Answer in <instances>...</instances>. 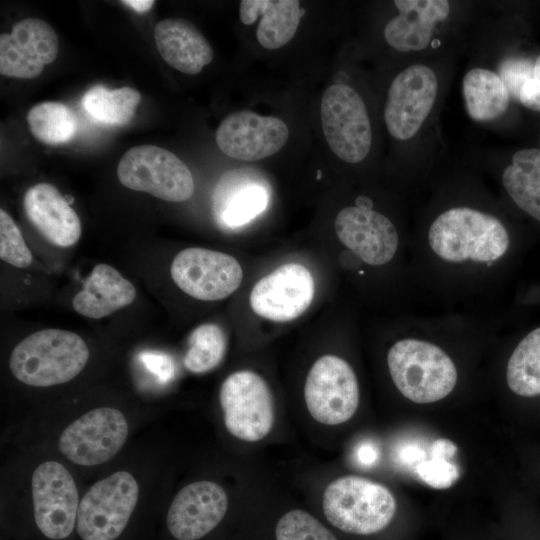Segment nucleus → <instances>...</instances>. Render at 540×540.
Returning a JSON list of instances; mask_svg holds the SVG:
<instances>
[{
    "label": "nucleus",
    "instance_id": "obj_16",
    "mask_svg": "<svg viewBox=\"0 0 540 540\" xmlns=\"http://www.w3.org/2000/svg\"><path fill=\"white\" fill-rule=\"evenodd\" d=\"M58 51V36L46 21L23 19L11 33L0 36V73L19 79L35 78L56 59Z\"/></svg>",
    "mask_w": 540,
    "mask_h": 540
},
{
    "label": "nucleus",
    "instance_id": "obj_29",
    "mask_svg": "<svg viewBox=\"0 0 540 540\" xmlns=\"http://www.w3.org/2000/svg\"><path fill=\"white\" fill-rule=\"evenodd\" d=\"M27 123L33 136L49 145L70 141L77 130V118L72 110L56 101L33 106L27 114Z\"/></svg>",
    "mask_w": 540,
    "mask_h": 540
},
{
    "label": "nucleus",
    "instance_id": "obj_9",
    "mask_svg": "<svg viewBox=\"0 0 540 540\" xmlns=\"http://www.w3.org/2000/svg\"><path fill=\"white\" fill-rule=\"evenodd\" d=\"M359 385L350 364L324 355L309 370L304 400L311 417L325 425H339L353 417L359 405Z\"/></svg>",
    "mask_w": 540,
    "mask_h": 540
},
{
    "label": "nucleus",
    "instance_id": "obj_17",
    "mask_svg": "<svg viewBox=\"0 0 540 540\" xmlns=\"http://www.w3.org/2000/svg\"><path fill=\"white\" fill-rule=\"evenodd\" d=\"M269 200L270 185L260 171L233 169L222 174L214 187L212 212L220 227L235 230L263 213Z\"/></svg>",
    "mask_w": 540,
    "mask_h": 540
},
{
    "label": "nucleus",
    "instance_id": "obj_10",
    "mask_svg": "<svg viewBox=\"0 0 540 540\" xmlns=\"http://www.w3.org/2000/svg\"><path fill=\"white\" fill-rule=\"evenodd\" d=\"M128 437V423L112 407L93 409L70 425L59 438V449L77 465L94 466L114 457Z\"/></svg>",
    "mask_w": 540,
    "mask_h": 540
},
{
    "label": "nucleus",
    "instance_id": "obj_11",
    "mask_svg": "<svg viewBox=\"0 0 540 540\" xmlns=\"http://www.w3.org/2000/svg\"><path fill=\"white\" fill-rule=\"evenodd\" d=\"M170 273L183 292L203 301L228 297L243 278L242 268L234 257L199 247L180 251L172 261Z\"/></svg>",
    "mask_w": 540,
    "mask_h": 540
},
{
    "label": "nucleus",
    "instance_id": "obj_23",
    "mask_svg": "<svg viewBox=\"0 0 540 540\" xmlns=\"http://www.w3.org/2000/svg\"><path fill=\"white\" fill-rule=\"evenodd\" d=\"M136 294L134 285L117 269L98 264L86 278L82 290L74 296L72 305L80 315L100 319L130 305Z\"/></svg>",
    "mask_w": 540,
    "mask_h": 540
},
{
    "label": "nucleus",
    "instance_id": "obj_18",
    "mask_svg": "<svg viewBox=\"0 0 540 540\" xmlns=\"http://www.w3.org/2000/svg\"><path fill=\"white\" fill-rule=\"evenodd\" d=\"M334 229L347 248L372 266L388 263L398 249L399 236L394 224L368 206L342 209L335 218Z\"/></svg>",
    "mask_w": 540,
    "mask_h": 540
},
{
    "label": "nucleus",
    "instance_id": "obj_21",
    "mask_svg": "<svg viewBox=\"0 0 540 540\" xmlns=\"http://www.w3.org/2000/svg\"><path fill=\"white\" fill-rule=\"evenodd\" d=\"M398 15L384 28V38L389 46L400 52L425 49L438 23L450 12L446 0H396Z\"/></svg>",
    "mask_w": 540,
    "mask_h": 540
},
{
    "label": "nucleus",
    "instance_id": "obj_4",
    "mask_svg": "<svg viewBox=\"0 0 540 540\" xmlns=\"http://www.w3.org/2000/svg\"><path fill=\"white\" fill-rule=\"evenodd\" d=\"M322 507L325 517L336 528L346 533L370 535L391 523L397 504L384 485L349 475L326 487Z\"/></svg>",
    "mask_w": 540,
    "mask_h": 540
},
{
    "label": "nucleus",
    "instance_id": "obj_19",
    "mask_svg": "<svg viewBox=\"0 0 540 540\" xmlns=\"http://www.w3.org/2000/svg\"><path fill=\"white\" fill-rule=\"evenodd\" d=\"M228 508L225 490L209 480L183 487L173 499L167 514V527L178 540H198L211 532Z\"/></svg>",
    "mask_w": 540,
    "mask_h": 540
},
{
    "label": "nucleus",
    "instance_id": "obj_26",
    "mask_svg": "<svg viewBox=\"0 0 540 540\" xmlns=\"http://www.w3.org/2000/svg\"><path fill=\"white\" fill-rule=\"evenodd\" d=\"M140 101V93L128 86L108 89L95 85L82 97L83 108L89 116L108 126H122L130 122Z\"/></svg>",
    "mask_w": 540,
    "mask_h": 540
},
{
    "label": "nucleus",
    "instance_id": "obj_12",
    "mask_svg": "<svg viewBox=\"0 0 540 540\" xmlns=\"http://www.w3.org/2000/svg\"><path fill=\"white\" fill-rule=\"evenodd\" d=\"M438 81L423 64L402 70L391 82L384 108L388 132L398 140L412 138L427 119L435 103Z\"/></svg>",
    "mask_w": 540,
    "mask_h": 540
},
{
    "label": "nucleus",
    "instance_id": "obj_33",
    "mask_svg": "<svg viewBox=\"0 0 540 540\" xmlns=\"http://www.w3.org/2000/svg\"><path fill=\"white\" fill-rule=\"evenodd\" d=\"M0 258L17 268H27L32 263V254L18 226L3 209L0 210Z\"/></svg>",
    "mask_w": 540,
    "mask_h": 540
},
{
    "label": "nucleus",
    "instance_id": "obj_3",
    "mask_svg": "<svg viewBox=\"0 0 540 540\" xmlns=\"http://www.w3.org/2000/svg\"><path fill=\"white\" fill-rule=\"evenodd\" d=\"M388 369L399 392L412 402L433 403L455 388L457 369L439 346L425 340L406 338L392 345Z\"/></svg>",
    "mask_w": 540,
    "mask_h": 540
},
{
    "label": "nucleus",
    "instance_id": "obj_20",
    "mask_svg": "<svg viewBox=\"0 0 540 540\" xmlns=\"http://www.w3.org/2000/svg\"><path fill=\"white\" fill-rule=\"evenodd\" d=\"M24 209L30 222L52 244L70 247L80 239L81 221L55 186L38 183L30 187L24 196Z\"/></svg>",
    "mask_w": 540,
    "mask_h": 540
},
{
    "label": "nucleus",
    "instance_id": "obj_7",
    "mask_svg": "<svg viewBox=\"0 0 540 540\" xmlns=\"http://www.w3.org/2000/svg\"><path fill=\"white\" fill-rule=\"evenodd\" d=\"M138 497V484L127 471L96 482L79 503L78 534L83 540H115L125 529Z\"/></svg>",
    "mask_w": 540,
    "mask_h": 540
},
{
    "label": "nucleus",
    "instance_id": "obj_35",
    "mask_svg": "<svg viewBox=\"0 0 540 540\" xmlns=\"http://www.w3.org/2000/svg\"><path fill=\"white\" fill-rule=\"evenodd\" d=\"M139 358L146 369L158 378L159 382L165 383L172 379L174 375V364L172 359L166 354L146 351L142 352Z\"/></svg>",
    "mask_w": 540,
    "mask_h": 540
},
{
    "label": "nucleus",
    "instance_id": "obj_2",
    "mask_svg": "<svg viewBox=\"0 0 540 540\" xmlns=\"http://www.w3.org/2000/svg\"><path fill=\"white\" fill-rule=\"evenodd\" d=\"M88 359V346L77 333L44 329L30 334L14 347L9 367L20 382L49 387L72 380Z\"/></svg>",
    "mask_w": 540,
    "mask_h": 540
},
{
    "label": "nucleus",
    "instance_id": "obj_38",
    "mask_svg": "<svg viewBox=\"0 0 540 540\" xmlns=\"http://www.w3.org/2000/svg\"><path fill=\"white\" fill-rule=\"evenodd\" d=\"M122 3L137 13H145L152 8L155 2L153 0H125Z\"/></svg>",
    "mask_w": 540,
    "mask_h": 540
},
{
    "label": "nucleus",
    "instance_id": "obj_14",
    "mask_svg": "<svg viewBox=\"0 0 540 540\" xmlns=\"http://www.w3.org/2000/svg\"><path fill=\"white\" fill-rule=\"evenodd\" d=\"M315 294L311 272L298 263H286L261 278L250 293V305L259 316L276 322L296 319Z\"/></svg>",
    "mask_w": 540,
    "mask_h": 540
},
{
    "label": "nucleus",
    "instance_id": "obj_22",
    "mask_svg": "<svg viewBox=\"0 0 540 540\" xmlns=\"http://www.w3.org/2000/svg\"><path fill=\"white\" fill-rule=\"evenodd\" d=\"M157 50L172 68L189 75L199 73L213 60V50L205 36L190 21L167 18L154 28Z\"/></svg>",
    "mask_w": 540,
    "mask_h": 540
},
{
    "label": "nucleus",
    "instance_id": "obj_25",
    "mask_svg": "<svg viewBox=\"0 0 540 540\" xmlns=\"http://www.w3.org/2000/svg\"><path fill=\"white\" fill-rule=\"evenodd\" d=\"M502 183L516 205L540 221V149L515 152L502 173Z\"/></svg>",
    "mask_w": 540,
    "mask_h": 540
},
{
    "label": "nucleus",
    "instance_id": "obj_36",
    "mask_svg": "<svg viewBox=\"0 0 540 540\" xmlns=\"http://www.w3.org/2000/svg\"><path fill=\"white\" fill-rule=\"evenodd\" d=\"M262 0H242L239 5V17L243 24L250 25L260 16Z\"/></svg>",
    "mask_w": 540,
    "mask_h": 540
},
{
    "label": "nucleus",
    "instance_id": "obj_1",
    "mask_svg": "<svg viewBox=\"0 0 540 540\" xmlns=\"http://www.w3.org/2000/svg\"><path fill=\"white\" fill-rule=\"evenodd\" d=\"M428 243L447 262L470 260L490 265L505 255L510 236L495 216L469 207H454L432 222Z\"/></svg>",
    "mask_w": 540,
    "mask_h": 540
},
{
    "label": "nucleus",
    "instance_id": "obj_37",
    "mask_svg": "<svg viewBox=\"0 0 540 540\" xmlns=\"http://www.w3.org/2000/svg\"><path fill=\"white\" fill-rule=\"evenodd\" d=\"M357 462L362 466H372L378 459V450L371 442H363L356 449Z\"/></svg>",
    "mask_w": 540,
    "mask_h": 540
},
{
    "label": "nucleus",
    "instance_id": "obj_27",
    "mask_svg": "<svg viewBox=\"0 0 540 540\" xmlns=\"http://www.w3.org/2000/svg\"><path fill=\"white\" fill-rule=\"evenodd\" d=\"M304 13L298 0H262L256 31L259 44L269 50L287 44L294 37Z\"/></svg>",
    "mask_w": 540,
    "mask_h": 540
},
{
    "label": "nucleus",
    "instance_id": "obj_34",
    "mask_svg": "<svg viewBox=\"0 0 540 540\" xmlns=\"http://www.w3.org/2000/svg\"><path fill=\"white\" fill-rule=\"evenodd\" d=\"M515 99L526 108L540 112V54L533 60Z\"/></svg>",
    "mask_w": 540,
    "mask_h": 540
},
{
    "label": "nucleus",
    "instance_id": "obj_8",
    "mask_svg": "<svg viewBox=\"0 0 540 540\" xmlns=\"http://www.w3.org/2000/svg\"><path fill=\"white\" fill-rule=\"evenodd\" d=\"M320 114L332 152L351 164L365 159L372 144V129L360 94L348 85L333 84L322 95Z\"/></svg>",
    "mask_w": 540,
    "mask_h": 540
},
{
    "label": "nucleus",
    "instance_id": "obj_24",
    "mask_svg": "<svg viewBox=\"0 0 540 540\" xmlns=\"http://www.w3.org/2000/svg\"><path fill=\"white\" fill-rule=\"evenodd\" d=\"M469 117L475 121L495 120L508 109L510 94L500 75L485 68L469 70L462 82Z\"/></svg>",
    "mask_w": 540,
    "mask_h": 540
},
{
    "label": "nucleus",
    "instance_id": "obj_31",
    "mask_svg": "<svg viewBox=\"0 0 540 540\" xmlns=\"http://www.w3.org/2000/svg\"><path fill=\"white\" fill-rule=\"evenodd\" d=\"M456 452V445L447 439H438L431 447L430 459L416 465L418 476L433 488H448L460 475L458 466L449 461Z\"/></svg>",
    "mask_w": 540,
    "mask_h": 540
},
{
    "label": "nucleus",
    "instance_id": "obj_5",
    "mask_svg": "<svg viewBox=\"0 0 540 540\" xmlns=\"http://www.w3.org/2000/svg\"><path fill=\"white\" fill-rule=\"evenodd\" d=\"M117 177L125 187L168 202H183L194 192L193 176L175 154L154 145L130 148L120 159Z\"/></svg>",
    "mask_w": 540,
    "mask_h": 540
},
{
    "label": "nucleus",
    "instance_id": "obj_6",
    "mask_svg": "<svg viewBox=\"0 0 540 540\" xmlns=\"http://www.w3.org/2000/svg\"><path fill=\"white\" fill-rule=\"evenodd\" d=\"M224 425L235 438L257 442L272 430L275 407L267 382L256 372L239 370L222 383L219 393Z\"/></svg>",
    "mask_w": 540,
    "mask_h": 540
},
{
    "label": "nucleus",
    "instance_id": "obj_32",
    "mask_svg": "<svg viewBox=\"0 0 540 540\" xmlns=\"http://www.w3.org/2000/svg\"><path fill=\"white\" fill-rule=\"evenodd\" d=\"M276 540H337L320 521L304 510H291L277 522Z\"/></svg>",
    "mask_w": 540,
    "mask_h": 540
},
{
    "label": "nucleus",
    "instance_id": "obj_28",
    "mask_svg": "<svg viewBox=\"0 0 540 540\" xmlns=\"http://www.w3.org/2000/svg\"><path fill=\"white\" fill-rule=\"evenodd\" d=\"M506 380L510 390L519 396L540 395V327L528 333L512 352Z\"/></svg>",
    "mask_w": 540,
    "mask_h": 540
},
{
    "label": "nucleus",
    "instance_id": "obj_15",
    "mask_svg": "<svg viewBox=\"0 0 540 540\" xmlns=\"http://www.w3.org/2000/svg\"><path fill=\"white\" fill-rule=\"evenodd\" d=\"M289 137L287 124L280 118L242 110L226 116L219 124L215 140L227 156L257 161L277 153Z\"/></svg>",
    "mask_w": 540,
    "mask_h": 540
},
{
    "label": "nucleus",
    "instance_id": "obj_13",
    "mask_svg": "<svg viewBox=\"0 0 540 540\" xmlns=\"http://www.w3.org/2000/svg\"><path fill=\"white\" fill-rule=\"evenodd\" d=\"M31 486L39 530L50 539L68 537L74 529L80 503L70 472L58 462H43L33 472Z\"/></svg>",
    "mask_w": 540,
    "mask_h": 540
},
{
    "label": "nucleus",
    "instance_id": "obj_30",
    "mask_svg": "<svg viewBox=\"0 0 540 540\" xmlns=\"http://www.w3.org/2000/svg\"><path fill=\"white\" fill-rule=\"evenodd\" d=\"M184 366L193 373H205L215 368L226 352L224 331L216 324H202L190 334Z\"/></svg>",
    "mask_w": 540,
    "mask_h": 540
}]
</instances>
